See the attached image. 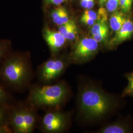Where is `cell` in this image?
Listing matches in <instances>:
<instances>
[{"label": "cell", "mask_w": 133, "mask_h": 133, "mask_svg": "<svg viewBox=\"0 0 133 133\" xmlns=\"http://www.w3.org/2000/svg\"><path fill=\"white\" fill-rule=\"evenodd\" d=\"M81 21L83 23L89 26H92L94 24H95L96 22V21L94 20L91 18L90 17H88L83 14L82 15L81 18Z\"/></svg>", "instance_id": "23"}, {"label": "cell", "mask_w": 133, "mask_h": 133, "mask_svg": "<svg viewBox=\"0 0 133 133\" xmlns=\"http://www.w3.org/2000/svg\"><path fill=\"white\" fill-rule=\"evenodd\" d=\"M127 18L122 11H115L109 19V25L111 30L115 32L118 31L123 25Z\"/></svg>", "instance_id": "11"}, {"label": "cell", "mask_w": 133, "mask_h": 133, "mask_svg": "<svg viewBox=\"0 0 133 133\" xmlns=\"http://www.w3.org/2000/svg\"><path fill=\"white\" fill-rule=\"evenodd\" d=\"M43 37L53 55H58L64 46L66 39L58 31L46 27L43 30Z\"/></svg>", "instance_id": "8"}, {"label": "cell", "mask_w": 133, "mask_h": 133, "mask_svg": "<svg viewBox=\"0 0 133 133\" xmlns=\"http://www.w3.org/2000/svg\"><path fill=\"white\" fill-rule=\"evenodd\" d=\"M126 77L128 81V84L124 90L122 96H131L133 97V71L127 74Z\"/></svg>", "instance_id": "16"}, {"label": "cell", "mask_w": 133, "mask_h": 133, "mask_svg": "<svg viewBox=\"0 0 133 133\" xmlns=\"http://www.w3.org/2000/svg\"><path fill=\"white\" fill-rule=\"evenodd\" d=\"M83 15H85L88 17H90L95 21H96L97 20L98 14H97L94 11H93L92 10H91L90 9H87V10H86L84 13L83 14Z\"/></svg>", "instance_id": "24"}, {"label": "cell", "mask_w": 133, "mask_h": 133, "mask_svg": "<svg viewBox=\"0 0 133 133\" xmlns=\"http://www.w3.org/2000/svg\"><path fill=\"white\" fill-rule=\"evenodd\" d=\"M81 109L87 117L96 118L106 114L112 102L102 92L93 88L83 91L80 96Z\"/></svg>", "instance_id": "4"}, {"label": "cell", "mask_w": 133, "mask_h": 133, "mask_svg": "<svg viewBox=\"0 0 133 133\" xmlns=\"http://www.w3.org/2000/svg\"><path fill=\"white\" fill-rule=\"evenodd\" d=\"M133 35V20L127 18L118 31L115 32L114 37L110 42V45L115 46L119 45L132 37Z\"/></svg>", "instance_id": "9"}, {"label": "cell", "mask_w": 133, "mask_h": 133, "mask_svg": "<svg viewBox=\"0 0 133 133\" xmlns=\"http://www.w3.org/2000/svg\"><path fill=\"white\" fill-rule=\"evenodd\" d=\"M120 0H108L106 8L109 12H114L119 6Z\"/></svg>", "instance_id": "20"}, {"label": "cell", "mask_w": 133, "mask_h": 133, "mask_svg": "<svg viewBox=\"0 0 133 133\" xmlns=\"http://www.w3.org/2000/svg\"><path fill=\"white\" fill-rule=\"evenodd\" d=\"M8 89L0 80V106L12 105L15 103Z\"/></svg>", "instance_id": "12"}, {"label": "cell", "mask_w": 133, "mask_h": 133, "mask_svg": "<svg viewBox=\"0 0 133 133\" xmlns=\"http://www.w3.org/2000/svg\"><path fill=\"white\" fill-rule=\"evenodd\" d=\"M66 115L57 110H49L41 120V129L44 132L59 133L66 128Z\"/></svg>", "instance_id": "6"}, {"label": "cell", "mask_w": 133, "mask_h": 133, "mask_svg": "<svg viewBox=\"0 0 133 133\" xmlns=\"http://www.w3.org/2000/svg\"><path fill=\"white\" fill-rule=\"evenodd\" d=\"M77 33V27L76 26L73 28L71 29L70 31V32L66 34L65 36V38L66 39V40L68 41H72L76 37V35Z\"/></svg>", "instance_id": "21"}, {"label": "cell", "mask_w": 133, "mask_h": 133, "mask_svg": "<svg viewBox=\"0 0 133 133\" xmlns=\"http://www.w3.org/2000/svg\"><path fill=\"white\" fill-rule=\"evenodd\" d=\"M81 5L83 8L91 9L94 5V0H81Z\"/></svg>", "instance_id": "22"}, {"label": "cell", "mask_w": 133, "mask_h": 133, "mask_svg": "<svg viewBox=\"0 0 133 133\" xmlns=\"http://www.w3.org/2000/svg\"><path fill=\"white\" fill-rule=\"evenodd\" d=\"M109 33V29L108 26L105 27L103 29L100 31L98 33L96 34L95 35L92 36V38L96 41L98 43H101L106 39L108 38Z\"/></svg>", "instance_id": "17"}, {"label": "cell", "mask_w": 133, "mask_h": 133, "mask_svg": "<svg viewBox=\"0 0 133 133\" xmlns=\"http://www.w3.org/2000/svg\"><path fill=\"white\" fill-rule=\"evenodd\" d=\"M51 16L53 23L58 27L70 20L67 11L63 7H60L54 10L51 13Z\"/></svg>", "instance_id": "10"}, {"label": "cell", "mask_w": 133, "mask_h": 133, "mask_svg": "<svg viewBox=\"0 0 133 133\" xmlns=\"http://www.w3.org/2000/svg\"><path fill=\"white\" fill-rule=\"evenodd\" d=\"M33 76L31 55L27 51H11L0 63V80L11 90L29 89Z\"/></svg>", "instance_id": "1"}, {"label": "cell", "mask_w": 133, "mask_h": 133, "mask_svg": "<svg viewBox=\"0 0 133 133\" xmlns=\"http://www.w3.org/2000/svg\"><path fill=\"white\" fill-rule=\"evenodd\" d=\"M67 93L66 86L63 82L31 85L26 102L36 109L57 110L66 100Z\"/></svg>", "instance_id": "2"}, {"label": "cell", "mask_w": 133, "mask_h": 133, "mask_svg": "<svg viewBox=\"0 0 133 133\" xmlns=\"http://www.w3.org/2000/svg\"><path fill=\"white\" fill-rule=\"evenodd\" d=\"M66 0H45L48 4H50L53 5H59L61 4Z\"/></svg>", "instance_id": "25"}, {"label": "cell", "mask_w": 133, "mask_h": 133, "mask_svg": "<svg viewBox=\"0 0 133 133\" xmlns=\"http://www.w3.org/2000/svg\"><path fill=\"white\" fill-rule=\"evenodd\" d=\"M14 105L9 106H0V131L5 125L10 124L9 118L10 114L11 108Z\"/></svg>", "instance_id": "14"}, {"label": "cell", "mask_w": 133, "mask_h": 133, "mask_svg": "<svg viewBox=\"0 0 133 133\" xmlns=\"http://www.w3.org/2000/svg\"><path fill=\"white\" fill-rule=\"evenodd\" d=\"M66 67V62L64 58L59 55L53 57L39 66L37 76L39 80L49 83L55 81L64 72Z\"/></svg>", "instance_id": "5"}, {"label": "cell", "mask_w": 133, "mask_h": 133, "mask_svg": "<svg viewBox=\"0 0 133 133\" xmlns=\"http://www.w3.org/2000/svg\"><path fill=\"white\" fill-rule=\"evenodd\" d=\"M99 2V3L100 5H104L106 2H107L108 0H98Z\"/></svg>", "instance_id": "26"}, {"label": "cell", "mask_w": 133, "mask_h": 133, "mask_svg": "<svg viewBox=\"0 0 133 133\" xmlns=\"http://www.w3.org/2000/svg\"><path fill=\"white\" fill-rule=\"evenodd\" d=\"M76 26V25L75 22L72 20H70L66 23L60 26H59L58 31L60 33L62 34L65 37V36L70 32V31L71 29L73 28Z\"/></svg>", "instance_id": "18"}, {"label": "cell", "mask_w": 133, "mask_h": 133, "mask_svg": "<svg viewBox=\"0 0 133 133\" xmlns=\"http://www.w3.org/2000/svg\"><path fill=\"white\" fill-rule=\"evenodd\" d=\"M130 131L128 127L123 124L115 123L107 126L100 132L103 133H128Z\"/></svg>", "instance_id": "13"}, {"label": "cell", "mask_w": 133, "mask_h": 133, "mask_svg": "<svg viewBox=\"0 0 133 133\" xmlns=\"http://www.w3.org/2000/svg\"><path fill=\"white\" fill-rule=\"evenodd\" d=\"M12 51L11 44L8 41H0V63Z\"/></svg>", "instance_id": "15"}, {"label": "cell", "mask_w": 133, "mask_h": 133, "mask_svg": "<svg viewBox=\"0 0 133 133\" xmlns=\"http://www.w3.org/2000/svg\"><path fill=\"white\" fill-rule=\"evenodd\" d=\"M133 0H120L119 6L125 14L129 12L132 8Z\"/></svg>", "instance_id": "19"}, {"label": "cell", "mask_w": 133, "mask_h": 133, "mask_svg": "<svg viewBox=\"0 0 133 133\" xmlns=\"http://www.w3.org/2000/svg\"><path fill=\"white\" fill-rule=\"evenodd\" d=\"M37 109L26 102L15 103L11 109L9 123L12 133H32L38 123Z\"/></svg>", "instance_id": "3"}, {"label": "cell", "mask_w": 133, "mask_h": 133, "mask_svg": "<svg viewBox=\"0 0 133 133\" xmlns=\"http://www.w3.org/2000/svg\"><path fill=\"white\" fill-rule=\"evenodd\" d=\"M99 48V43L92 38H82L75 46L71 57L76 61L88 60L97 52Z\"/></svg>", "instance_id": "7"}]
</instances>
